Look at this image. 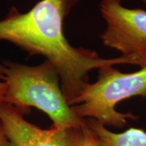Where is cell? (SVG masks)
<instances>
[{
    "mask_svg": "<svg viewBox=\"0 0 146 146\" xmlns=\"http://www.w3.org/2000/svg\"><path fill=\"white\" fill-rule=\"evenodd\" d=\"M79 1L41 0L25 13L12 7L0 21V40L13 43L29 56H43L54 66L70 106L89 83L91 70L126 64L139 66L132 58H104L96 51L68 43L64 34V21Z\"/></svg>",
    "mask_w": 146,
    "mask_h": 146,
    "instance_id": "1",
    "label": "cell"
},
{
    "mask_svg": "<svg viewBox=\"0 0 146 146\" xmlns=\"http://www.w3.org/2000/svg\"><path fill=\"white\" fill-rule=\"evenodd\" d=\"M0 81L6 85L4 103L24 114L33 107L46 114L55 127L81 128L85 124L69 105L58 71L47 60L36 66L2 60Z\"/></svg>",
    "mask_w": 146,
    "mask_h": 146,
    "instance_id": "2",
    "label": "cell"
},
{
    "mask_svg": "<svg viewBox=\"0 0 146 146\" xmlns=\"http://www.w3.org/2000/svg\"><path fill=\"white\" fill-rule=\"evenodd\" d=\"M135 96L146 98V66L129 73L106 66L98 70V80L87 84L71 108L82 119L94 118L106 127L120 129L137 117L118 112L116 105Z\"/></svg>",
    "mask_w": 146,
    "mask_h": 146,
    "instance_id": "3",
    "label": "cell"
},
{
    "mask_svg": "<svg viewBox=\"0 0 146 146\" xmlns=\"http://www.w3.org/2000/svg\"><path fill=\"white\" fill-rule=\"evenodd\" d=\"M100 9L106 23L100 35L105 47L146 66V11L123 6L122 0H101Z\"/></svg>",
    "mask_w": 146,
    "mask_h": 146,
    "instance_id": "4",
    "label": "cell"
},
{
    "mask_svg": "<svg viewBox=\"0 0 146 146\" xmlns=\"http://www.w3.org/2000/svg\"><path fill=\"white\" fill-rule=\"evenodd\" d=\"M0 123L12 146H83V129L53 126L44 129L24 117L19 109L0 106Z\"/></svg>",
    "mask_w": 146,
    "mask_h": 146,
    "instance_id": "5",
    "label": "cell"
},
{
    "mask_svg": "<svg viewBox=\"0 0 146 146\" xmlns=\"http://www.w3.org/2000/svg\"><path fill=\"white\" fill-rule=\"evenodd\" d=\"M85 121L107 146H146V132L143 129L129 128L124 132L115 133L94 118Z\"/></svg>",
    "mask_w": 146,
    "mask_h": 146,
    "instance_id": "6",
    "label": "cell"
},
{
    "mask_svg": "<svg viewBox=\"0 0 146 146\" xmlns=\"http://www.w3.org/2000/svg\"><path fill=\"white\" fill-rule=\"evenodd\" d=\"M82 129L84 136L83 146H107L87 125L85 121Z\"/></svg>",
    "mask_w": 146,
    "mask_h": 146,
    "instance_id": "7",
    "label": "cell"
},
{
    "mask_svg": "<svg viewBox=\"0 0 146 146\" xmlns=\"http://www.w3.org/2000/svg\"><path fill=\"white\" fill-rule=\"evenodd\" d=\"M0 146H12L1 123H0Z\"/></svg>",
    "mask_w": 146,
    "mask_h": 146,
    "instance_id": "8",
    "label": "cell"
},
{
    "mask_svg": "<svg viewBox=\"0 0 146 146\" xmlns=\"http://www.w3.org/2000/svg\"><path fill=\"white\" fill-rule=\"evenodd\" d=\"M5 90H6V85L3 82L0 81V106L4 104Z\"/></svg>",
    "mask_w": 146,
    "mask_h": 146,
    "instance_id": "9",
    "label": "cell"
},
{
    "mask_svg": "<svg viewBox=\"0 0 146 146\" xmlns=\"http://www.w3.org/2000/svg\"><path fill=\"white\" fill-rule=\"evenodd\" d=\"M142 1H143L145 3H146V0H142Z\"/></svg>",
    "mask_w": 146,
    "mask_h": 146,
    "instance_id": "10",
    "label": "cell"
}]
</instances>
